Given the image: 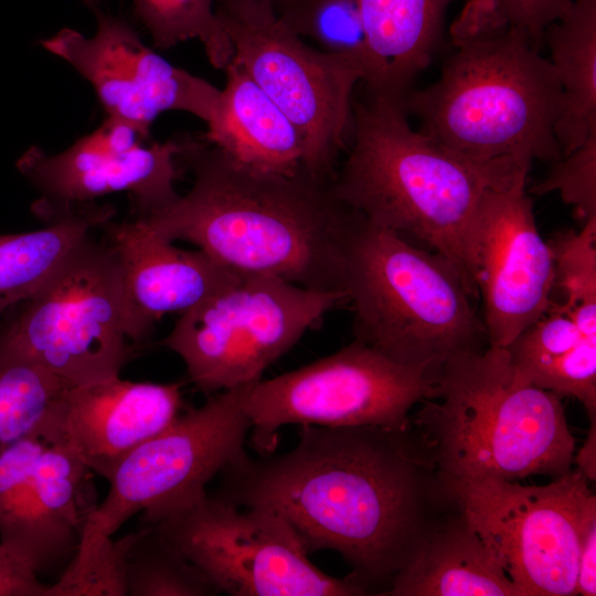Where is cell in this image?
<instances>
[{
    "mask_svg": "<svg viewBox=\"0 0 596 596\" xmlns=\"http://www.w3.org/2000/svg\"><path fill=\"white\" fill-rule=\"evenodd\" d=\"M435 377L353 339L310 364L246 384L243 404L254 444L269 451L285 425L406 426L413 407L433 395Z\"/></svg>",
    "mask_w": 596,
    "mask_h": 596,
    "instance_id": "12",
    "label": "cell"
},
{
    "mask_svg": "<svg viewBox=\"0 0 596 596\" xmlns=\"http://www.w3.org/2000/svg\"><path fill=\"white\" fill-rule=\"evenodd\" d=\"M95 13L93 35L63 28L41 45L89 83L106 117L146 134L167 111L188 113L205 125L215 118L220 88L167 61L126 19L98 9Z\"/></svg>",
    "mask_w": 596,
    "mask_h": 596,
    "instance_id": "15",
    "label": "cell"
},
{
    "mask_svg": "<svg viewBox=\"0 0 596 596\" xmlns=\"http://www.w3.org/2000/svg\"><path fill=\"white\" fill-rule=\"evenodd\" d=\"M116 214L110 204L82 205L43 228L0 235V324L13 307L31 298L94 228Z\"/></svg>",
    "mask_w": 596,
    "mask_h": 596,
    "instance_id": "25",
    "label": "cell"
},
{
    "mask_svg": "<svg viewBox=\"0 0 596 596\" xmlns=\"http://www.w3.org/2000/svg\"><path fill=\"white\" fill-rule=\"evenodd\" d=\"M181 407L180 383L115 376L65 387L41 424L52 440L108 481L135 448L177 419Z\"/></svg>",
    "mask_w": 596,
    "mask_h": 596,
    "instance_id": "18",
    "label": "cell"
},
{
    "mask_svg": "<svg viewBox=\"0 0 596 596\" xmlns=\"http://www.w3.org/2000/svg\"><path fill=\"white\" fill-rule=\"evenodd\" d=\"M563 91L555 127L562 156L596 132V0H573L572 8L544 31Z\"/></svg>",
    "mask_w": 596,
    "mask_h": 596,
    "instance_id": "24",
    "label": "cell"
},
{
    "mask_svg": "<svg viewBox=\"0 0 596 596\" xmlns=\"http://www.w3.org/2000/svg\"><path fill=\"white\" fill-rule=\"evenodd\" d=\"M216 593L232 596H361L310 560L294 529L276 512L238 507L205 493L153 524Z\"/></svg>",
    "mask_w": 596,
    "mask_h": 596,
    "instance_id": "11",
    "label": "cell"
},
{
    "mask_svg": "<svg viewBox=\"0 0 596 596\" xmlns=\"http://www.w3.org/2000/svg\"><path fill=\"white\" fill-rule=\"evenodd\" d=\"M245 386L209 396L135 448L108 480L107 496L88 514L78 542L113 536L137 512L153 525L204 496L207 482L247 455Z\"/></svg>",
    "mask_w": 596,
    "mask_h": 596,
    "instance_id": "10",
    "label": "cell"
},
{
    "mask_svg": "<svg viewBox=\"0 0 596 596\" xmlns=\"http://www.w3.org/2000/svg\"><path fill=\"white\" fill-rule=\"evenodd\" d=\"M118 262L128 338L145 342L166 313L180 315L209 299L237 276L201 249L179 248L135 217L102 226Z\"/></svg>",
    "mask_w": 596,
    "mask_h": 596,
    "instance_id": "19",
    "label": "cell"
},
{
    "mask_svg": "<svg viewBox=\"0 0 596 596\" xmlns=\"http://www.w3.org/2000/svg\"><path fill=\"white\" fill-rule=\"evenodd\" d=\"M554 262V287L566 297L547 310L568 317L584 333L596 338V216L579 232L565 231L549 243Z\"/></svg>",
    "mask_w": 596,
    "mask_h": 596,
    "instance_id": "29",
    "label": "cell"
},
{
    "mask_svg": "<svg viewBox=\"0 0 596 596\" xmlns=\"http://www.w3.org/2000/svg\"><path fill=\"white\" fill-rule=\"evenodd\" d=\"M220 475L214 496L276 512L309 554L339 553L351 568L347 577L369 594L389 588L456 501L411 423L300 425L291 450L246 455Z\"/></svg>",
    "mask_w": 596,
    "mask_h": 596,
    "instance_id": "1",
    "label": "cell"
},
{
    "mask_svg": "<svg viewBox=\"0 0 596 596\" xmlns=\"http://www.w3.org/2000/svg\"><path fill=\"white\" fill-rule=\"evenodd\" d=\"M141 531L78 543L70 566L47 587L46 596H126L127 556Z\"/></svg>",
    "mask_w": 596,
    "mask_h": 596,
    "instance_id": "31",
    "label": "cell"
},
{
    "mask_svg": "<svg viewBox=\"0 0 596 596\" xmlns=\"http://www.w3.org/2000/svg\"><path fill=\"white\" fill-rule=\"evenodd\" d=\"M511 23L540 46L545 29L570 11L573 0H498Z\"/></svg>",
    "mask_w": 596,
    "mask_h": 596,
    "instance_id": "33",
    "label": "cell"
},
{
    "mask_svg": "<svg viewBox=\"0 0 596 596\" xmlns=\"http://www.w3.org/2000/svg\"><path fill=\"white\" fill-rule=\"evenodd\" d=\"M348 153L332 188L369 223L412 236L469 276V244L483 193L526 180L529 167L467 159L415 130L403 99L364 89L353 98Z\"/></svg>",
    "mask_w": 596,
    "mask_h": 596,
    "instance_id": "4",
    "label": "cell"
},
{
    "mask_svg": "<svg viewBox=\"0 0 596 596\" xmlns=\"http://www.w3.org/2000/svg\"><path fill=\"white\" fill-rule=\"evenodd\" d=\"M276 20L313 46L358 63L365 79L368 44L360 0H281Z\"/></svg>",
    "mask_w": 596,
    "mask_h": 596,
    "instance_id": "27",
    "label": "cell"
},
{
    "mask_svg": "<svg viewBox=\"0 0 596 596\" xmlns=\"http://www.w3.org/2000/svg\"><path fill=\"white\" fill-rule=\"evenodd\" d=\"M20 556L0 543V596H46L47 587Z\"/></svg>",
    "mask_w": 596,
    "mask_h": 596,
    "instance_id": "34",
    "label": "cell"
},
{
    "mask_svg": "<svg viewBox=\"0 0 596 596\" xmlns=\"http://www.w3.org/2000/svg\"><path fill=\"white\" fill-rule=\"evenodd\" d=\"M85 6L96 10L102 0H81Z\"/></svg>",
    "mask_w": 596,
    "mask_h": 596,
    "instance_id": "38",
    "label": "cell"
},
{
    "mask_svg": "<svg viewBox=\"0 0 596 596\" xmlns=\"http://www.w3.org/2000/svg\"><path fill=\"white\" fill-rule=\"evenodd\" d=\"M223 71L219 111L203 139L255 169L290 174L306 168L307 145L297 127L234 57Z\"/></svg>",
    "mask_w": 596,
    "mask_h": 596,
    "instance_id": "21",
    "label": "cell"
},
{
    "mask_svg": "<svg viewBox=\"0 0 596 596\" xmlns=\"http://www.w3.org/2000/svg\"><path fill=\"white\" fill-rule=\"evenodd\" d=\"M469 276L482 298L489 347L507 348L546 313L554 262L536 227L525 180L483 193L471 230Z\"/></svg>",
    "mask_w": 596,
    "mask_h": 596,
    "instance_id": "16",
    "label": "cell"
},
{
    "mask_svg": "<svg viewBox=\"0 0 596 596\" xmlns=\"http://www.w3.org/2000/svg\"><path fill=\"white\" fill-rule=\"evenodd\" d=\"M93 472L41 423L0 451V543L36 573L76 550Z\"/></svg>",
    "mask_w": 596,
    "mask_h": 596,
    "instance_id": "17",
    "label": "cell"
},
{
    "mask_svg": "<svg viewBox=\"0 0 596 596\" xmlns=\"http://www.w3.org/2000/svg\"><path fill=\"white\" fill-rule=\"evenodd\" d=\"M596 594V523L587 531L579 552L576 595Z\"/></svg>",
    "mask_w": 596,
    "mask_h": 596,
    "instance_id": "36",
    "label": "cell"
},
{
    "mask_svg": "<svg viewBox=\"0 0 596 596\" xmlns=\"http://www.w3.org/2000/svg\"><path fill=\"white\" fill-rule=\"evenodd\" d=\"M129 596H207L216 593L203 574L152 525H145L126 563Z\"/></svg>",
    "mask_w": 596,
    "mask_h": 596,
    "instance_id": "28",
    "label": "cell"
},
{
    "mask_svg": "<svg viewBox=\"0 0 596 596\" xmlns=\"http://www.w3.org/2000/svg\"><path fill=\"white\" fill-rule=\"evenodd\" d=\"M281 0H215L220 19L245 24H264L276 20Z\"/></svg>",
    "mask_w": 596,
    "mask_h": 596,
    "instance_id": "35",
    "label": "cell"
},
{
    "mask_svg": "<svg viewBox=\"0 0 596 596\" xmlns=\"http://www.w3.org/2000/svg\"><path fill=\"white\" fill-rule=\"evenodd\" d=\"M577 468L588 478L596 477V422H590L587 439L577 455L574 456Z\"/></svg>",
    "mask_w": 596,
    "mask_h": 596,
    "instance_id": "37",
    "label": "cell"
},
{
    "mask_svg": "<svg viewBox=\"0 0 596 596\" xmlns=\"http://www.w3.org/2000/svg\"><path fill=\"white\" fill-rule=\"evenodd\" d=\"M449 44L438 79L403 98L418 130L481 163L558 160L557 72L499 1L469 0L450 25Z\"/></svg>",
    "mask_w": 596,
    "mask_h": 596,
    "instance_id": "3",
    "label": "cell"
},
{
    "mask_svg": "<svg viewBox=\"0 0 596 596\" xmlns=\"http://www.w3.org/2000/svg\"><path fill=\"white\" fill-rule=\"evenodd\" d=\"M578 468L543 486L498 478L447 481L519 596H573L596 497Z\"/></svg>",
    "mask_w": 596,
    "mask_h": 596,
    "instance_id": "9",
    "label": "cell"
},
{
    "mask_svg": "<svg viewBox=\"0 0 596 596\" xmlns=\"http://www.w3.org/2000/svg\"><path fill=\"white\" fill-rule=\"evenodd\" d=\"M343 304L344 291L238 274L181 313L161 344L183 360L189 380L212 395L260 380L326 313Z\"/></svg>",
    "mask_w": 596,
    "mask_h": 596,
    "instance_id": "8",
    "label": "cell"
},
{
    "mask_svg": "<svg viewBox=\"0 0 596 596\" xmlns=\"http://www.w3.org/2000/svg\"><path fill=\"white\" fill-rule=\"evenodd\" d=\"M183 161L190 190L140 217L159 235L190 242L237 274L344 291V245L358 213L336 196L333 177L255 169L202 135H189Z\"/></svg>",
    "mask_w": 596,
    "mask_h": 596,
    "instance_id": "2",
    "label": "cell"
},
{
    "mask_svg": "<svg viewBox=\"0 0 596 596\" xmlns=\"http://www.w3.org/2000/svg\"><path fill=\"white\" fill-rule=\"evenodd\" d=\"M132 8L156 50L196 40L213 67L224 70L233 58V45L217 17L215 0H132Z\"/></svg>",
    "mask_w": 596,
    "mask_h": 596,
    "instance_id": "26",
    "label": "cell"
},
{
    "mask_svg": "<svg viewBox=\"0 0 596 596\" xmlns=\"http://www.w3.org/2000/svg\"><path fill=\"white\" fill-rule=\"evenodd\" d=\"M517 372L557 396H572L596 422V338L565 315L547 310L507 348Z\"/></svg>",
    "mask_w": 596,
    "mask_h": 596,
    "instance_id": "23",
    "label": "cell"
},
{
    "mask_svg": "<svg viewBox=\"0 0 596 596\" xmlns=\"http://www.w3.org/2000/svg\"><path fill=\"white\" fill-rule=\"evenodd\" d=\"M455 0H360L368 44L363 86L403 98L430 63Z\"/></svg>",
    "mask_w": 596,
    "mask_h": 596,
    "instance_id": "22",
    "label": "cell"
},
{
    "mask_svg": "<svg viewBox=\"0 0 596 596\" xmlns=\"http://www.w3.org/2000/svg\"><path fill=\"white\" fill-rule=\"evenodd\" d=\"M549 175L531 190L535 194L557 191L586 220L596 216V132L579 147L552 162Z\"/></svg>",
    "mask_w": 596,
    "mask_h": 596,
    "instance_id": "32",
    "label": "cell"
},
{
    "mask_svg": "<svg viewBox=\"0 0 596 596\" xmlns=\"http://www.w3.org/2000/svg\"><path fill=\"white\" fill-rule=\"evenodd\" d=\"M0 324V355L67 385L119 376L131 359L117 258L88 235L52 277Z\"/></svg>",
    "mask_w": 596,
    "mask_h": 596,
    "instance_id": "7",
    "label": "cell"
},
{
    "mask_svg": "<svg viewBox=\"0 0 596 596\" xmlns=\"http://www.w3.org/2000/svg\"><path fill=\"white\" fill-rule=\"evenodd\" d=\"M419 403L411 424L446 481L555 478L572 468L575 438L561 397L522 377L505 348L450 359Z\"/></svg>",
    "mask_w": 596,
    "mask_h": 596,
    "instance_id": "5",
    "label": "cell"
},
{
    "mask_svg": "<svg viewBox=\"0 0 596 596\" xmlns=\"http://www.w3.org/2000/svg\"><path fill=\"white\" fill-rule=\"evenodd\" d=\"M343 289L353 339L398 364L437 374L450 359L489 347L461 273L359 213L344 245Z\"/></svg>",
    "mask_w": 596,
    "mask_h": 596,
    "instance_id": "6",
    "label": "cell"
},
{
    "mask_svg": "<svg viewBox=\"0 0 596 596\" xmlns=\"http://www.w3.org/2000/svg\"><path fill=\"white\" fill-rule=\"evenodd\" d=\"M220 21L232 42L233 57L302 135L306 168L332 178L350 141L353 95L364 79L362 67L307 43L277 20Z\"/></svg>",
    "mask_w": 596,
    "mask_h": 596,
    "instance_id": "14",
    "label": "cell"
},
{
    "mask_svg": "<svg viewBox=\"0 0 596 596\" xmlns=\"http://www.w3.org/2000/svg\"><path fill=\"white\" fill-rule=\"evenodd\" d=\"M67 386L39 366L0 355V451L38 427Z\"/></svg>",
    "mask_w": 596,
    "mask_h": 596,
    "instance_id": "30",
    "label": "cell"
},
{
    "mask_svg": "<svg viewBox=\"0 0 596 596\" xmlns=\"http://www.w3.org/2000/svg\"><path fill=\"white\" fill-rule=\"evenodd\" d=\"M189 134L152 140L135 126L106 117L63 151L31 146L17 161L39 191L32 212L47 223L114 193H126L135 217L148 216L179 198Z\"/></svg>",
    "mask_w": 596,
    "mask_h": 596,
    "instance_id": "13",
    "label": "cell"
},
{
    "mask_svg": "<svg viewBox=\"0 0 596 596\" xmlns=\"http://www.w3.org/2000/svg\"><path fill=\"white\" fill-rule=\"evenodd\" d=\"M382 595L519 596V593L456 497Z\"/></svg>",
    "mask_w": 596,
    "mask_h": 596,
    "instance_id": "20",
    "label": "cell"
}]
</instances>
